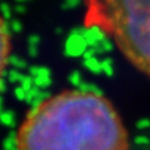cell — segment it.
<instances>
[{
	"label": "cell",
	"instance_id": "3",
	"mask_svg": "<svg viewBox=\"0 0 150 150\" xmlns=\"http://www.w3.org/2000/svg\"><path fill=\"white\" fill-rule=\"evenodd\" d=\"M9 54H10V35L6 24L0 18V81H1L4 70L6 68Z\"/></svg>",
	"mask_w": 150,
	"mask_h": 150
},
{
	"label": "cell",
	"instance_id": "1",
	"mask_svg": "<svg viewBox=\"0 0 150 150\" xmlns=\"http://www.w3.org/2000/svg\"><path fill=\"white\" fill-rule=\"evenodd\" d=\"M18 150H129V135L111 103L96 93L65 90L28 112Z\"/></svg>",
	"mask_w": 150,
	"mask_h": 150
},
{
	"label": "cell",
	"instance_id": "2",
	"mask_svg": "<svg viewBox=\"0 0 150 150\" xmlns=\"http://www.w3.org/2000/svg\"><path fill=\"white\" fill-rule=\"evenodd\" d=\"M84 23L101 30L137 69L150 76V0H83Z\"/></svg>",
	"mask_w": 150,
	"mask_h": 150
}]
</instances>
